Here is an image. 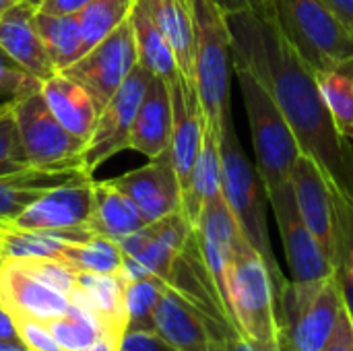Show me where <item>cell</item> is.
<instances>
[{
  "mask_svg": "<svg viewBox=\"0 0 353 351\" xmlns=\"http://www.w3.org/2000/svg\"><path fill=\"white\" fill-rule=\"evenodd\" d=\"M225 17L234 66L250 70L269 89L300 151L321 166L329 188L353 199V145L335 128L314 70L288 43L267 8H244Z\"/></svg>",
  "mask_w": 353,
  "mask_h": 351,
  "instance_id": "obj_1",
  "label": "cell"
},
{
  "mask_svg": "<svg viewBox=\"0 0 353 351\" xmlns=\"http://www.w3.org/2000/svg\"><path fill=\"white\" fill-rule=\"evenodd\" d=\"M221 194L242 232V236L250 242V246L263 257L267 263L275 294H277V314H279V298L283 288L288 285V277L281 273L279 263L275 259L269 228H267V190L256 172V168L246 157L242 143L236 134L232 114L225 118L221 128Z\"/></svg>",
  "mask_w": 353,
  "mask_h": 351,
  "instance_id": "obj_2",
  "label": "cell"
},
{
  "mask_svg": "<svg viewBox=\"0 0 353 351\" xmlns=\"http://www.w3.org/2000/svg\"><path fill=\"white\" fill-rule=\"evenodd\" d=\"M265 8L314 72L353 62V33L323 0H269Z\"/></svg>",
  "mask_w": 353,
  "mask_h": 351,
  "instance_id": "obj_3",
  "label": "cell"
},
{
  "mask_svg": "<svg viewBox=\"0 0 353 351\" xmlns=\"http://www.w3.org/2000/svg\"><path fill=\"white\" fill-rule=\"evenodd\" d=\"M225 294L242 333L259 351L269 350L281 331L277 294L267 263L242 232L228 267Z\"/></svg>",
  "mask_w": 353,
  "mask_h": 351,
  "instance_id": "obj_4",
  "label": "cell"
},
{
  "mask_svg": "<svg viewBox=\"0 0 353 351\" xmlns=\"http://www.w3.org/2000/svg\"><path fill=\"white\" fill-rule=\"evenodd\" d=\"M194 12V87L205 122L221 132L230 110L234 68L232 33L225 12L213 0H192Z\"/></svg>",
  "mask_w": 353,
  "mask_h": 351,
  "instance_id": "obj_5",
  "label": "cell"
},
{
  "mask_svg": "<svg viewBox=\"0 0 353 351\" xmlns=\"http://www.w3.org/2000/svg\"><path fill=\"white\" fill-rule=\"evenodd\" d=\"M236 74L248 114L256 157L254 168L265 184V190L269 192L290 182L292 170L302 151L292 126L288 124L281 108L277 106L269 89L246 68H236Z\"/></svg>",
  "mask_w": 353,
  "mask_h": 351,
  "instance_id": "obj_6",
  "label": "cell"
},
{
  "mask_svg": "<svg viewBox=\"0 0 353 351\" xmlns=\"http://www.w3.org/2000/svg\"><path fill=\"white\" fill-rule=\"evenodd\" d=\"M343 310L335 275L312 281H288L279 298V327L294 351H323Z\"/></svg>",
  "mask_w": 353,
  "mask_h": 351,
  "instance_id": "obj_7",
  "label": "cell"
},
{
  "mask_svg": "<svg viewBox=\"0 0 353 351\" xmlns=\"http://www.w3.org/2000/svg\"><path fill=\"white\" fill-rule=\"evenodd\" d=\"M10 101L21 143L31 168H81V151L85 141L68 132L56 120L41 97L39 87Z\"/></svg>",
  "mask_w": 353,
  "mask_h": 351,
  "instance_id": "obj_8",
  "label": "cell"
},
{
  "mask_svg": "<svg viewBox=\"0 0 353 351\" xmlns=\"http://www.w3.org/2000/svg\"><path fill=\"white\" fill-rule=\"evenodd\" d=\"M149 81L151 74L141 64H137L126 81L120 85V89L97 112L93 128L81 151V168L87 176L93 178V172L99 166L128 149L132 122L137 118V110Z\"/></svg>",
  "mask_w": 353,
  "mask_h": 351,
  "instance_id": "obj_9",
  "label": "cell"
},
{
  "mask_svg": "<svg viewBox=\"0 0 353 351\" xmlns=\"http://www.w3.org/2000/svg\"><path fill=\"white\" fill-rule=\"evenodd\" d=\"M139 64L137 41L130 17L105 39L87 50L72 66L62 70L74 79L93 99L97 112L120 89L132 68Z\"/></svg>",
  "mask_w": 353,
  "mask_h": 351,
  "instance_id": "obj_10",
  "label": "cell"
},
{
  "mask_svg": "<svg viewBox=\"0 0 353 351\" xmlns=\"http://www.w3.org/2000/svg\"><path fill=\"white\" fill-rule=\"evenodd\" d=\"M192 230L194 228L188 223L182 211H176L122 238L118 242L124 254L122 275L128 281L151 275L165 281L176 257L188 242Z\"/></svg>",
  "mask_w": 353,
  "mask_h": 351,
  "instance_id": "obj_11",
  "label": "cell"
},
{
  "mask_svg": "<svg viewBox=\"0 0 353 351\" xmlns=\"http://www.w3.org/2000/svg\"><path fill=\"white\" fill-rule=\"evenodd\" d=\"M269 205L273 207V215L279 228L281 244L285 250V259L290 265L292 281L296 283H312L333 275V265L316 238L306 228L294 197L292 182L281 184L267 192Z\"/></svg>",
  "mask_w": 353,
  "mask_h": 351,
  "instance_id": "obj_12",
  "label": "cell"
},
{
  "mask_svg": "<svg viewBox=\"0 0 353 351\" xmlns=\"http://www.w3.org/2000/svg\"><path fill=\"white\" fill-rule=\"evenodd\" d=\"M110 182L139 207L147 223L176 213L182 207V188L174 172L170 149Z\"/></svg>",
  "mask_w": 353,
  "mask_h": 351,
  "instance_id": "obj_13",
  "label": "cell"
},
{
  "mask_svg": "<svg viewBox=\"0 0 353 351\" xmlns=\"http://www.w3.org/2000/svg\"><path fill=\"white\" fill-rule=\"evenodd\" d=\"M294 197L298 211L310 230V234L316 238L325 254L329 257L333 265V252H335V207H333V194L329 188V180L321 166L306 153H300L292 176H290Z\"/></svg>",
  "mask_w": 353,
  "mask_h": 351,
  "instance_id": "obj_14",
  "label": "cell"
},
{
  "mask_svg": "<svg viewBox=\"0 0 353 351\" xmlns=\"http://www.w3.org/2000/svg\"><path fill=\"white\" fill-rule=\"evenodd\" d=\"M172 95V139H170V157L174 172L178 176L182 192L188 186L192 168L196 163L203 134H205V114L199 101V93L192 81L178 77L170 83Z\"/></svg>",
  "mask_w": 353,
  "mask_h": 351,
  "instance_id": "obj_15",
  "label": "cell"
},
{
  "mask_svg": "<svg viewBox=\"0 0 353 351\" xmlns=\"http://www.w3.org/2000/svg\"><path fill=\"white\" fill-rule=\"evenodd\" d=\"M128 279L120 273H85L77 271L74 288L68 296L70 304L87 310L103 331L120 345L128 331L126 310Z\"/></svg>",
  "mask_w": 353,
  "mask_h": 351,
  "instance_id": "obj_16",
  "label": "cell"
},
{
  "mask_svg": "<svg viewBox=\"0 0 353 351\" xmlns=\"http://www.w3.org/2000/svg\"><path fill=\"white\" fill-rule=\"evenodd\" d=\"M0 306L12 317L52 321L70 308V300L43 283L17 261H0Z\"/></svg>",
  "mask_w": 353,
  "mask_h": 351,
  "instance_id": "obj_17",
  "label": "cell"
},
{
  "mask_svg": "<svg viewBox=\"0 0 353 351\" xmlns=\"http://www.w3.org/2000/svg\"><path fill=\"white\" fill-rule=\"evenodd\" d=\"M91 188H93V178L50 188L17 217L4 221L23 230H39V232L66 230V228L89 223Z\"/></svg>",
  "mask_w": 353,
  "mask_h": 351,
  "instance_id": "obj_18",
  "label": "cell"
},
{
  "mask_svg": "<svg viewBox=\"0 0 353 351\" xmlns=\"http://www.w3.org/2000/svg\"><path fill=\"white\" fill-rule=\"evenodd\" d=\"M37 6L19 0L0 14V48L31 77L43 81L56 70L35 23Z\"/></svg>",
  "mask_w": 353,
  "mask_h": 351,
  "instance_id": "obj_19",
  "label": "cell"
},
{
  "mask_svg": "<svg viewBox=\"0 0 353 351\" xmlns=\"http://www.w3.org/2000/svg\"><path fill=\"white\" fill-rule=\"evenodd\" d=\"M172 139V95L170 85L151 74L137 118L130 130L128 149L155 159L170 149Z\"/></svg>",
  "mask_w": 353,
  "mask_h": 351,
  "instance_id": "obj_20",
  "label": "cell"
},
{
  "mask_svg": "<svg viewBox=\"0 0 353 351\" xmlns=\"http://www.w3.org/2000/svg\"><path fill=\"white\" fill-rule=\"evenodd\" d=\"M153 333L180 351H211V339L201 312L168 283L153 312Z\"/></svg>",
  "mask_w": 353,
  "mask_h": 351,
  "instance_id": "obj_21",
  "label": "cell"
},
{
  "mask_svg": "<svg viewBox=\"0 0 353 351\" xmlns=\"http://www.w3.org/2000/svg\"><path fill=\"white\" fill-rule=\"evenodd\" d=\"M89 178L91 176H87L83 168H66V170L27 168L14 174L0 176V219L17 217L50 188L89 180Z\"/></svg>",
  "mask_w": 353,
  "mask_h": 351,
  "instance_id": "obj_22",
  "label": "cell"
},
{
  "mask_svg": "<svg viewBox=\"0 0 353 351\" xmlns=\"http://www.w3.org/2000/svg\"><path fill=\"white\" fill-rule=\"evenodd\" d=\"M39 93L56 120L68 132L87 141L97 118V108L91 95L64 72H54L52 77L43 79L39 83Z\"/></svg>",
  "mask_w": 353,
  "mask_h": 351,
  "instance_id": "obj_23",
  "label": "cell"
},
{
  "mask_svg": "<svg viewBox=\"0 0 353 351\" xmlns=\"http://www.w3.org/2000/svg\"><path fill=\"white\" fill-rule=\"evenodd\" d=\"M89 225L97 236L120 242L122 238L143 230L147 221L141 215L139 207L110 180H93Z\"/></svg>",
  "mask_w": 353,
  "mask_h": 351,
  "instance_id": "obj_24",
  "label": "cell"
},
{
  "mask_svg": "<svg viewBox=\"0 0 353 351\" xmlns=\"http://www.w3.org/2000/svg\"><path fill=\"white\" fill-rule=\"evenodd\" d=\"M168 39L176 64L194 83V12L192 0H141Z\"/></svg>",
  "mask_w": 353,
  "mask_h": 351,
  "instance_id": "obj_25",
  "label": "cell"
},
{
  "mask_svg": "<svg viewBox=\"0 0 353 351\" xmlns=\"http://www.w3.org/2000/svg\"><path fill=\"white\" fill-rule=\"evenodd\" d=\"M221 132L205 122L203 145L192 168L186 190L182 192V215L194 228L205 203L221 192Z\"/></svg>",
  "mask_w": 353,
  "mask_h": 351,
  "instance_id": "obj_26",
  "label": "cell"
},
{
  "mask_svg": "<svg viewBox=\"0 0 353 351\" xmlns=\"http://www.w3.org/2000/svg\"><path fill=\"white\" fill-rule=\"evenodd\" d=\"M130 23L134 31V41H137V54H139V64L153 77L165 81L168 85L174 83L182 72L176 64L174 52L155 25L153 17L145 8L141 0L134 2L130 10Z\"/></svg>",
  "mask_w": 353,
  "mask_h": 351,
  "instance_id": "obj_27",
  "label": "cell"
},
{
  "mask_svg": "<svg viewBox=\"0 0 353 351\" xmlns=\"http://www.w3.org/2000/svg\"><path fill=\"white\" fill-rule=\"evenodd\" d=\"M35 23L56 72L66 70L87 52L85 35L77 14H52L37 10Z\"/></svg>",
  "mask_w": 353,
  "mask_h": 351,
  "instance_id": "obj_28",
  "label": "cell"
},
{
  "mask_svg": "<svg viewBox=\"0 0 353 351\" xmlns=\"http://www.w3.org/2000/svg\"><path fill=\"white\" fill-rule=\"evenodd\" d=\"M50 333L62 351H118L120 345L103 331V327L83 308H70L52 321H46Z\"/></svg>",
  "mask_w": 353,
  "mask_h": 351,
  "instance_id": "obj_29",
  "label": "cell"
},
{
  "mask_svg": "<svg viewBox=\"0 0 353 351\" xmlns=\"http://www.w3.org/2000/svg\"><path fill=\"white\" fill-rule=\"evenodd\" d=\"M335 207V252L333 275L339 283L343 306L353 321V199L343 192H333Z\"/></svg>",
  "mask_w": 353,
  "mask_h": 351,
  "instance_id": "obj_30",
  "label": "cell"
},
{
  "mask_svg": "<svg viewBox=\"0 0 353 351\" xmlns=\"http://www.w3.org/2000/svg\"><path fill=\"white\" fill-rule=\"evenodd\" d=\"M314 77L335 128L353 143V62L319 70Z\"/></svg>",
  "mask_w": 353,
  "mask_h": 351,
  "instance_id": "obj_31",
  "label": "cell"
},
{
  "mask_svg": "<svg viewBox=\"0 0 353 351\" xmlns=\"http://www.w3.org/2000/svg\"><path fill=\"white\" fill-rule=\"evenodd\" d=\"M58 259L68 263L74 271L85 273H120L124 265L120 244L97 234L87 242L66 244Z\"/></svg>",
  "mask_w": 353,
  "mask_h": 351,
  "instance_id": "obj_32",
  "label": "cell"
},
{
  "mask_svg": "<svg viewBox=\"0 0 353 351\" xmlns=\"http://www.w3.org/2000/svg\"><path fill=\"white\" fill-rule=\"evenodd\" d=\"M137 0H93L77 12L87 50L105 39L128 17Z\"/></svg>",
  "mask_w": 353,
  "mask_h": 351,
  "instance_id": "obj_33",
  "label": "cell"
},
{
  "mask_svg": "<svg viewBox=\"0 0 353 351\" xmlns=\"http://www.w3.org/2000/svg\"><path fill=\"white\" fill-rule=\"evenodd\" d=\"M165 281L159 277L132 279L126 285L128 331H153V312Z\"/></svg>",
  "mask_w": 353,
  "mask_h": 351,
  "instance_id": "obj_34",
  "label": "cell"
},
{
  "mask_svg": "<svg viewBox=\"0 0 353 351\" xmlns=\"http://www.w3.org/2000/svg\"><path fill=\"white\" fill-rule=\"evenodd\" d=\"M12 261H17L25 271H29L31 275H35L43 283L52 285L54 290H58L66 298L70 296V292L74 288L77 271L68 263H64L62 259H58V257H31V259H12Z\"/></svg>",
  "mask_w": 353,
  "mask_h": 351,
  "instance_id": "obj_35",
  "label": "cell"
},
{
  "mask_svg": "<svg viewBox=\"0 0 353 351\" xmlns=\"http://www.w3.org/2000/svg\"><path fill=\"white\" fill-rule=\"evenodd\" d=\"M31 168L21 143V134L12 116V106L0 116V176Z\"/></svg>",
  "mask_w": 353,
  "mask_h": 351,
  "instance_id": "obj_36",
  "label": "cell"
},
{
  "mask_svg": "<svg viewBox=\"0 0 353 351\" xmlns=\"http://www.w3.org/2000/svg\"><path fill=\"white\" fill-rule=\"evenodd\" d=\"M41 81L31 77L23 70L2 48H0V97L2 99H17L33 89L39 87Z\"/></svg>",
  "mask_w": 353,
  "mask_h": 351,
  "instance_id": "obj_37",
  "label": "cell"
},
{
  "mask_svg": "<svg viewBox=\"0 0 353 351\" xmlns=\"http://www.w3.org/2000/svg\"><path fill=\"white\" fill-rule=\"evenodd\" d=\"M12 325L19 337V343L27 351H62L54 335L48 329L46 321L29 317H12Z\"/></svg>",
  "mask_w": 353,
  "mask_h": 351,
  "instance_id": "obj_38",
  "label": "cell"
},
{
  "mask_svg": "<svg viewBox=\"0 0 353 351\" xmlns=\"http://www.w3.org/2000/svg\"><path fill=\"white\" fill-rule=\"evenodd\" d=\"M118 351H180L153 331H126Z\"/></svg>",
  "mask_w": 353,
  "mask_h": 351,
  "instance_id": "obj_39",
  "label": "cell"
},
{
  "mask_svg": "<svg viewBox=\"0 0 353 351\" xmlns=\"http://www.w3.org/2000/svg\"><path fill=\"white\" fill-rule=\"evenodd\" d=\"M323 351H353V321L350 312L345 310V306L341 310L339 323H337L331 339L327 341Z\"/></svg>",
  "mask_w": 353,
  "mask_h": 351,
  "instance_id": "obj_40",
  "label": "cell"
},
{
  "mask_svg": "<svg viewBox=\"0 0 353 351\" xmlns=\"http://www.w3.org/2000/svg\"><path fill=\"white\" fill-rule=\"evenodd\" d=\"M89 2H93V0H41L37 10L52 12V14H77Z\"/></svg>",
  "mask_w": 353,
  "mask_h": 351,
  "instance_id": "obj_41",
  "label": "cell"
},
{
  "mask_svg": "<svg viewBox=\"0 0 353 351\" xmlns=\"http://www.w3.org/2000/svg\"><path fill=\"white\" fill-rule=\"evenodd\" d=\"M323 2L353 33V0H323Z\"/></svg>",
  "mask_w": 353,
  "mask_h": 351,
  "instance_id": "obj_42",
  "label": "cell"
},
{
  "mask_svg": "<svg viewBox=\"0 0 353 351\" xmlns=\"http://www.w3.org/2000/svg\"><path fill=\"white\" fill-rule=\"evenodd\" d=\"M0 341L10 343V345H21L17 331H14V325H12V319L2 306H0Z\"/></svg>",
  "mask_w": 353,
  "mask_h": 351,
  "instance_id": "obj_43",
  "label": "cell"
},
{
  "mask_svg": "<svg viewBox=\"0 0 353 351\" xmlns=\"http://www.w3.org/2000/svg\"><path fill=\"white\" fill-rule=\"evenodd\" d=\"M225 14L230 12H238V10H244V8H250L248 6V0H213Z\"/></svg>",
  "mask_w": 353,
  "mask_h": 351,
  "instance_id": "obj_44",
  "label": "cell"
},
{
  "mask_svg": "<svg viewBox=\"0 0 353 351\" xmlns=\"http://www.w3.org/2000/svg\"><path fill=\"white\" fill-rule=\"evenodd\" d=\"M267 351H294V350H292V345H290L288 337L283 335V331H279V335H277L275 343H273V345H271Z\"/></svg>",
  "mask_w": 353,
  "mask_h": 351,
  "instance_id": "obj_45",
  "label": "cell"
},
{
  "mask_svg": "<svg viewBox=\"0 0 353 351\" xmlns=\"http://www.w3.org/2000/svg\"><path fill=\"white\" fill-rule=\"evenodd\" d=\"M0 351H27L23 345H10V343H2L0 341Z\"/></svg>",
  "mask_w": 353,
  "mask_h": 351,
  "instance_id": "obj_46",
  "label": "cell"
},
{
  "mask_svg": "<svg viewBox=\"0 0 353 351\" xmlns=\"http://www.w3.org/2000/svg\"><path fill=\"white\" fill-rule=\"evenodd\" d=\"M267 4H269V0H248L250 8H265Z\"/></svg>",
  "mask_w": 353,
  "mask_h": 351,
  "instance_id": "obj_47",
  "label": "cell"
},
{
  "mask_svg": "<svg viewBox=\"0 0 353 351\" xmlns=\"http://www.w3.org/2000/svg\"><path fill=\"white\" fill-rule=\"evenodd\" d=\"M10 106H12V101H8V99H2V101H0V116H2V114H6V112L10 110Z\"/></svg>",
  "mask_w": 353,
  "mask_h": 351,
  "instance_id": "obj_48",
  "label": "cell"
},
{
  "mask_svg": "<svg viewBox=\"0 0 353 351\" xmlns=\"http://www.w3.org/2000/svg\"><path fill=\"white\" fill-rule=\"evenodd\" d=\"M14 2H19V0H0V14H2V12H4L6 8H10V6H12Z\"/></svg>",
  "mask_w": 353,
  "mask_h": 351,
  "instance_id": "obj_49",
  "label": "cell"
},
{
  "mask_svg": "<svg viewBox=\"0 0 353 351\" xmlns=\"http://www.w3.org/2000/svg\"><path fill=\"white\" fill-rule=\"evenodd\" d=\"M25 2H31V4L37 6V8H39V4H41V0H25Z\"/></svg>",
  "mask_w": 353,
  "mask_h": 351,
  "instance_id": "obj_50",
  "label": "cell"
},
{
  "mask_svg": "<svg viewBox=\"0 0 353 351\" xmlns=\"http://www.w3.org/2000/svg\"><path fill=\"white\" fill-rule=\"evenodd\" d=\"M0 261H2V259H0Z\"/></svg>",
  "mask_w": 353,
  "mask_h": 351,
  "instance_id": "obj_51",
  "label": "cell"
}]
</instances>
